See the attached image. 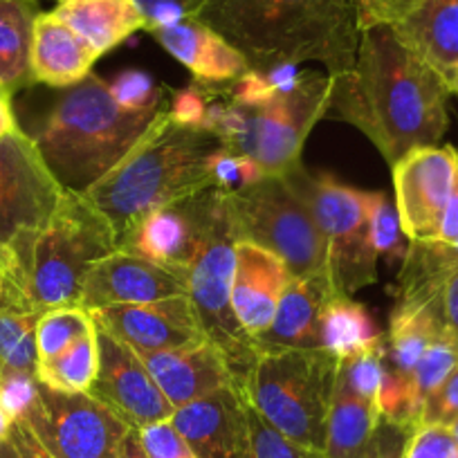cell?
I'll return each instance as SVG.
<instances>
[{
  "label": "cell",
  "mask_w": 458,
  "mask_h": 458,
  "mask_svg": "<svg viewBox=\"0 0 458 458\" xmlns=\"http://www.w3.org/2000/svg\"><path fill=\"white\" fill-rule=\"evenodd\" d=\"M99 349H97L95 330L70 344L59 355L38 362V382L61 394H86L97 377Z\"/></svg>",
  "instance_id": "30"
},
{
  "label": "cell",
  "mask_w": 458,
  "mask_h": 458,
  "mask_svg": "<svg viewBox=\"0 0 458 458\" xmlns=\"http://www.w3.org/2000/svg\"><path fill=\"white\" fill-rule=\"evenodd\" d=\"M382 339L385 333L377 328L367 308L353 301V297L337 294L326 303L319 321V342L321 349L337 360L371 351Z\"/></svg>",
  "instance_id": "29"
},
{
  "label": "cell",
  "mask_w": 458,
  "mask_h": 458,
  "mask_svg": "<svg viewBox=\"0 0 458 458\" xmlns=\"http://www.w3.org/2000/svg\"><path fill=\"white\" fill-rule=\"evenodd\" d=\"M0 310H19L28 312L23 306L19 290H16L14 281H12L10 270L3 261H0Z\"/></svg>",
  "instance_id": "47"
},
{
  "label": "cell",
  "mask_w": 458,
  "mask_h": 458,
  "mask_svg": "<svg viewBox=\"0 0 458 458\" xmlns=\"http://www.w3.org/2000/svg\"><path fill=\"white\" fill-rule=\"evenodd\" d=\"M452 90L443 72L403 43L391 25L362 30L351 70L333 77L330 110L367 135L386 165L438 147Z\"/></svg>",
  "instance_id": "1"
},
{
  "label": "cell",
  "mask_w": 458,
  "mask_h": 458,
  "mask_svg": "<svg viewBox=\"0 0 458 458\" xmlns=\"http://www.w3.org/2000/svg\"><path fill=\"white\" fill-rule=\"evenodd\" d=\"M166 110V101L140 110L124 108L110 92V83L90 72L83 81L64 88L30 138L61 187L86 193L142 142Z\"/></svg>",
  "instance_id": "3"
},
{
  "label": "cell",
  "mask_w": 458,
  "mask_h": 458,
  "mask_svg": "<svg viewBox=\"0 0 458 458\" xmlns=\"http://www.w3.org/2000/svg\"><path fill=\"white\" fill-rule=\"evenodd\" d=\"M207 99H209L207 97V83H189L182 90L174 92V99L169 104V114L175 122H180V124L200 129L202 117H205L207 110Z\"/></svg>",
  "instance_id": "43"
},
{
  "label": "cell",
  "mask_w": 458,
  "mask_h": 458,
  "mask_svg": "<svg viewBox=\"0 0 458 458\" xmlns=\"http://www.w3.org/2000/svg\"><path fill=\"white\" fill-rule=\"evenodd\" d=\"M55 14L86 38L99 56L147 30V19L135 0H56Z\"/></svg>",
  "instance_id": "25"
},
{
  "label": "cell",
  "mask_w": 458,
  "mask_h": 458,
  "mask_svg": "<svg viewBox=\"0 0 458 458\" xmlns=\"http://www.w3.org/2000/svg\"><path fill=\"white\" fill-rule=\"evenodd\" d=\"M248 398L234 385L175 409L171 422L198 458H248Z\"/></svg>",
  "instance_id": "18"
},
{
  "label": "cell",
  "mask_w": 458,
  "mask_h": 458,
  "mask_svg": "<svg viewBox=\"0 0 458 458\" xmlns=\"http://www.w3.org/2000/svg\"><path fill=\"white\" fill-rule=\"evenodd\" d=\"M99 52L55 12H41L34 23L32 79L52 88H70L92 72Z\"/></svg>",
  "instance_id": "23"
},
{
  "label": "cell",
  "mask_w": 458,
  "mask_h": 458,
  "mask_svg": "<svg viewBox=\"0 0 458 458\" xmlns=\"http://www.w3.org/2000/svg\"><path fill=\"white\" fill-rule=\"evenodd\" d=\"M138 434L148 458H198L171 420L144 427Z\"/></svg>",
  "instance_id": "38"
},
{
  "label": "cell",
  "mask_w": 458,
  "mask_h": 458,
  "mask_svg": "<svg viewBox=\"0 0 458 458\" xmlns=\"http://www.w3.org/2000/svg\"><path fill=\"white\" fill-rule=\"evenodd\" d=\"M436 306H438L440 321H443L445 330L454 339H458V270H454L447 276L438 297H436Z\"/></svg>",
  "instance_id": "44"
},
{
  "label": "cell",
  "mask_w": 458,
  "mask_h": 458,
  "mask_svg": "<svg viewBox=\"0 0 458 458\" xmlns=\"http://www.w3.org/2000/svg\"><path fill=\"white\" fill-rule=\"evenodd\" d=\"M196 19L254 70L312 61L337 77L355 64L362 37L355 0H205Z\"/></svg>",
  "instance_id": "2"
},
{
  "label": "cell",
  "mask_w": 458,
  "mask_h": 458,
  "mask_svg": "<svg viewBox=\"0 0 458 458\" xmlns=\"http://www.w3.org/2000/svg\"><path fill=\"white\" fill-rule=\"evenodd\" d=\"M99 367L88 394L126 422L131 429H144L156 422L171 420L174 404L153 380L142 358L124 342L97 326Z\"/></svg>",
  "instance_id": "13"
},
{
  "label": "cell",
  "mask_w": 458,
  "mask_h": 458,
  "mask_svg": "<svg viewBox=\"0 0 458 458\" xmlns=\"http://www.w3.org/2000/svg\"><path fill=\"white\" fill-rule=\"evenodd\" d=\"M445 79H447V86L449 90H452V95L458 97V68L452 70L449 74H445Z\"/></svg>",
  "instance_id": "54"
},
{
  "label": "cell",
  "mask_w": 458,
  "mask_h": 458,
  "mask_svg": "<svg viewBox=\"0 0 458 458\" xmlns=\"http://www.w3.org/2000/svg\"><path fill=\"white\" fill-rule=\"evenodd\" d=\"M232 207L241 239L275 252L290 275L328 276L324 236L306 202L284 178H266L232 191Z\"/></svg>",
  "instance_id": "9"
},
{
  "label": "cell",
  "mask_w": 458,
  "mask_h": 458,
  "mask_svg": "<svg viewBox=\"0 0 458 458\" xmlns=\"http://www.w3.org/2000/svg\"><path fill=\"white\" fill-rule=\"evenodd\" d=\"M120 250L110 220L83 193L64 187L59 205L16 261L14 285L28 312L81 306L83 281L97 261Z\"/></svg>",
  "instance_id": "5"
},
{
  "label": "cell",
  "mask_w": 458,
  "mask_h": 458,
  "mask_svg": "<svg viewBox=\"0 0 458 458\" xmlns=\"http://www.w3.org/2000/svg\"><path fill=\"white\" fill-rule=\"evenodd\" d=\"M38 0H0V95L14 97L34 83L32 41Z\"/></svg>",
  "instance_id": "28"
},
{
  "label": "cell",
  "mask_w": 458,
  "mask_h": 458,
  "mask_svg": "<svg viewBox=\"0 0 458 458\" xmlns=\"http://www.w3.org/2000/svg\"><path fill=\"white\" fill-rule=\"evenodd\" d=\"M386 434H389V422L382 420L380 427L376 431V438H373L371 447L367 449V454L360 458H382L385 456V447H386Z\"/></svg>",
  "instance_id": "51"
},
{
  "label": "cell",
  "mask_w": 458,
  "mask_h": 458,
  "mask_svg": "<svg viewBox=\"0 0 458 458\" xmlns=\"http://www.w3.org/2000/svg\"><path fill=\"white\" fill-rule=\"evenodd\" d=\"M285 263L270 250L250 241H239L234 254L232 306L245 333L254 339L266 333L275 319L276 306L290 281Z\"/></svg>",
  "instance_id": "19"
},
{
  "label": "cell",
  "mask_w": 458,
  "mask_h": 458,
  "mask_svg": "<svg viewBox=\"0 0 458 458\" xmlns=\"http://www.w3.org/2000/svg\"><path fill=\"white\" fill-rule=\"evenodd\" d=\"M337 297L328 276H290L276 306L275 319L257 337L259 349H321L319 321L326 303Z\"/></svg>",
  "instance_id": "21"
},
{
  "label": "cell",
  "mask_w": 458,
  "mask_h": 458,
  "mask_svg": "<svg viewBox=\"0 0 458 458\" xmlns=\"http://www.w3.org/2000/svg\"><path fill=\"white\" fill-rule=\"evenodd\" d=\"M330 101L333 77L306 70L288 92L261 106H245L243 133L227 148L252 157L267 178H284L301 165L303 144L330 110Z\"/></svg>",
  "instance_id": "10"
},
{
  "label": "cell",
  "mask_w": 458,
  "mask_h": 458,
  "mask_svg": "<svg viewBox=\"0 0 458 458\" xmlns=\"http://www.w3.org/2000/svg\"><path fill=\"white\" fill-rule=\"evenodd\" d=\"M140 358L174 409L234 385L223 353L209 339L182 349L144 353Z\"/></svg>",
  "instance_id": "20"
},
{
  "label": "cell",
  "mask_w": 458,
  "mask_h": 458,
  "mask_svg": "<svg viewBox=\"0 0 458 458\" xmlns=\"http://www.w3.org/2000/svg\"><path fill=\"white\" fill-rule=\"evenodd\" d=\"M120 458H148L147 452H144V447H142V440H140L138 429L129 431L124 445H122Z\"/></svg>",
  "instance_id": "50"
},
{
  "label": "cell",
  "mask_w": 458,
  "mask_h": 458,
  "mask_svg": "<svg viewBox=\"0 0 458 458\" xmlns=\"http://www.w3.org/2000/svg\"><path fill=\"white\" fill-rule=\"evenodd\" d=\"M153 38L202 83H227L250 68L245 56L196 16L151 30Z\"/></svg>",
  "instance_id": "22"
},
{
  "label": "cell",
  "mask_w": 458,
  "mask_h": 458,
  "mask_svg": "<svg viewBox=\"0 0 458 458\" xmlns=\"http://www.w3.org/2000/svg\"><path fill=\"white\" fill-rule=\"evenodd\" d=\"M409 434H411L409 429H403V427H395L389 422V434H386V447L382 458H403Z\"/></svg>",
  "instance_id": "48"
},
{
  "label": "cell",
  "mask_w": 458,
  "mask_h": 458,
  "mask_svg": "<svg viewBox=\"0 0 458 458\" xmlns=\"http://www.w3.org/2000/svg\"><path fill=\"white\" fill-rule=\"evenodd\" d=\"M452 431H454V436H456V440H458V420L452 425Z\"/></svg>",
  "instance_id": "55"
},
{
  "label": "cell",
  "mask_w": 458,
  "mask_h": 458,
  "mask_svg": "<svg viewBox=\"0 0 458 458\" xmlns=\"http://www.w3.org/2000/svg\"><path fill=\"white\" fill-rule=\"evenodd\" d=\"M456 165L458 151L454 147H427L407 153L391 166L395 209L411 243L438 241Z\"/></svg>",
  "instance_id": "14"
},
{
  "label": "cell",
  "mask_w": 458,
  "mask_h": 458,
  "mask_svg": "<svg viewBox=\"0 0 458 458\" xmlns=\"http://www.w3.org/2000/svg\"><path fill=\"white\" fill-rule=\"evenodd\" d=\"M458 420V367L443 380V385L425 400L418 425L452 427Z\"/></svg>",
  "instance_id": "39"
},
{
  "label": "cell",
  "mask_w": 458,
  "mask_h": 458,
  "mask_svg": "<svg viewBox=\"0 0 458 458\" xmlns=\"http://www.w3.org/2000/svg\"><path fill=\"white\" fill-rule=\"evenodd\" d=\"M250 418V452L248 458H326L321 452L308 449L294 440L285 438L270 422L263 420L252 404H248Z\"/></svg>",
  "instance_id": "35"
},
{
  "label": "cell",
  "mask_w": 458,
  "mask_h": 458,
  "mask_svg": "<svg viewBox=\"0 0 458 458\" xmlns=\"http://www.w3.org/2000/svg\"><path fill=\"white\" fill-rule=\"evenodd\" d=\"M438 241L458 245V165H456V174H454L452 193H449L447 207H445V216H443V225H440Z\"/></svg>",
  "instance_id": "46"
},
{
  "label": "cell",
  "mask_w": 458,
  "mask_h": 458,
  "mask_svg": "<svg viewBox=\"0 0 458 458\" xmlns=\"http://www.w3.org/2000/svg\"><path fill=\"white\" fill-rule=\"evenodd\" d=\"M337 369L339 360L324 349L263 351L245 398L285 438L324 454Z\"/></svg>",
  "instance_id": "6"
},
{
  "label": "cell",
  "mask_w": 458,
  "mask_h": 458,
  "mask_svg": "<svg viewBox=\"0 0 458 458\" xmlns=\"http://www.w3.org/2000/svg\"><path fill=\"white\" fill-rule=\"evenodd\" d=\"M218 189L214 184L196 196L151 211L131 229L120 248L187 270L207 234Z\"/></svg>",
  "instance_id": "17"
},
{
  "label": "cell",
  "mask_w": 458,
  "mask_h": 458,
  "mask_svg": "<svg viewBox=\"0 0 458 458\" xmlns=\"http://www.w3.org/2000/svg\"><path fill=\"white\" fill-rule=\"evenodd\" d=\"M38 395V376L0 377V403L14 420H21Z\"/></svg>",
  "instance_id": "41"
},
{
  "label": "cell",
  "mask_w": 458,
  "mask_h": 458,
  "mask_svg": "<svg viewBox=\"0 0 458 458\" xmlns=\"http://www.w3.org/2000/svg\"><path fill=\"white\" fill-rule=\"evenodd\" d=\"M64 187L23 129L0 140V261L14 281L16 261L50 220Z\"/></svg>",
  "instance_id": "11"
},
{
  "label": "cell",
  "mask_w": 458,
  "mask_h": 458,
  "mask_svg": "<svg viewBox=\"0 0 458 458\" xmlns=\"http://www.w3.org/2000/svg\"><path fill=\"white\" fill-rule=\"evenodd\" d=\"M21 126L16 124V117L12 113V104H10V97L0 95V140L7 138V135L16 133Z\"/></svg>",
  "instance_id": "49"
},
{
  "label": "cell",
  "mask_w": 458,
  "mask_h": 458,
  "mask_svg": "<svg viewBox=\"0 0 458 458\" xmlns=\"http://www.w3.org/2000/svg\"><path fill=\"white\" fill-rule=\"evenodd\" d=\"M90 330H95V319H92L90 310L81 306L43 312L37 324L38 362L59 355L61 351L68 349L70 344H74Z\"/></svg>",
  "instance_id": "33"
},
{
  "label": "cell",
  "mask_w": 458,
  "mask_h": 458,
  "mask_svg": "<svg viewBox=\"0 0 458 458\" xmlns=\"http://www.w3.org/2000/svg\"><path fill=\"white\" fill-rule=\"evenodd\" d=\"M382 422L380 404L353 394L335 380L333 400L326 422V458H360L371 447Z\"/></svg>",
  "instance_id": "26"
},
{
  "label": "cell",
  "mask_w": 458,
  "mask_h": 458,
  "mask_svg": "<svg viewBox=\"0 0 458 458\" xmlns=\"http://www.w3.org/2000/svg\"><path fill=\"white\" fill-rule=\"evenodd\" d=\"M391 28L438 72L458 68V0H420L407 19Z\"/></svg>",
  "instance_id": "24"
},
{
  "label": "cell",
  "mask_w": 458,
  "mask_h": 458,
  "mask_svg": "<svg viewBox=\"0 0 458 458\" xmlns=\"http://www.w3.org/2000/svg\"><path fill=\"white\" fill-rule=\"evenodd\" d=\"M55 458H120L131 427L90 394H61L38 382L21 418Z\"/></svg>",
  "instance_id": "12"
},
{
  "label": "cell",
  "mask_w": 458,
  "mask_h": 458,
  "mask_svg": "<svg viewBox=\"0 0 458 458\" xmlns=\"http://www.w3.org/2000/svg\"><path fill=\"white\" fill-rule=\"evenodd\" d=\"M12 425H14V418L7 413V409L3 407V403H0V443H3L5 438H10Z\"/></svg>",
  "instance_id": "52"
},
{
  "label": "cell",
  "mask_w": 458,
  "mask_h": 458,
  "mask_svg": "<svg viewBox=\"0 0 458 458\" xmlns=\"http://www.w3.org/2000/svg\"><path fill=\"white\" fill-rule=\"evenodd\" d=\"M458 270V245L445 241H413L400 263L395 308L429 306L447 276Z\"/></svg>",
  "instance_id": "27"
},
{
  "label": "cell",
  "mask_w": 458,
  "mask_h": 458,
  "mask_svg": "<svg viewBox=\"0 0 458 458\" xmlns=\"http://www.w3.org/2000/svg\"><path fill=\"white\" fill-rule=\"evenodd\" d=\"M218 138L175 122L166 110L142 142L83 196L110 220L122 241L151 211L214 187L209 157Z\"/></svg>",
  "instance_id": "4"
},
{
  "label": "cell",
  "mask_w": 458,
  "mask_h": 458,
  "mask_svg": "<svg viewBox=\"0 0 458 458\" xmlns=\"http://www.w3.org/2000/svg\"><path fill=\"white\" fill-rule=\"evenodd\" d=\"M110 92H113L114 99L120 101L124 108L131 110L165 104L166 95L165 88L156 86V81L147 72H140V70L122 72L120 77L110 83Z\"/></svg>",
  "instance_id": "37"
},
{
  "label": "cell",
  "mask_w": 458,
  "mask_h": 458,
  "mask_svg": "<svg viewBox=\"0 0 458 458\" xmlns=\"http://www.w3.org/2000/svg\"><path fill=\"white\" fill-rule=\"evenodd\" d=\"M420 0H355L362 30L373 25H398L418 7Z\"/></svg>",
  "instance_id": "40"
},
{
  "label": "cell",
  "mask_w": 458,
  "mask_h": 458,
  "mask_svg": "<svg viewBox=\"0 0 458 458\" xmlns=\"http://www.w3.org/2000/svg\"><path fill=\"white\" fill-rule=\"evenodd\" d=\"M288 187L306 202L326 241L328 276L335 293L353 297L377 281V252L369 236L364 189L349 187L324 171L303 165L284 175Z\"/></svg>",
  "instance_id": "8"
},
{
  "label": "cell",
  "mask_w": 458,
  "mask_h": 458,
  "mask_svg": "<svg viewBox=\"0 0 458 458\" xmlns=\"http://www.w3.org/2000/svg\"><path fill=\"white\" fill-rule=\"evenodd\" d=\"M458 440L452 427L418 425L409 434L403 458H456Z\"/></svg>",
  "instance_id": "36"
},
{
  "label": "cell",
  "mask_w": 458,
  "mask_h": 458,
  "mask_svg": "<svg viewBox=\"0 0 458 458\" xmlns=\"http://www.w3.org/2000/svg\"><path fill=\"white\" fill-rule=\"evenodd\" d=\"M0 458H21V454L16 452L14 443L10 438H5L0 443Z\"/></svg>",
  "instance_id": "53"
},
{
  "label": "cell",
  "mask_w": 458,
  "mask_h": 458,
  "mask_svg": "<svg viewBox=\"0 0 458 458\" xmlns=\"http://www.w3.org/2000/svg\"><path fill=\"white\" fill-rule=\"evenodd\" d=\"M364 207H367L369 236L377 257L403 263L411 241L404 236L395 202H391L385 191H364Z\"/></svg>",
  "instance_id": "32"
},
{
  "label": "cell",
  "mask_w": 458,
  "mask_h": 458,
  "mask_svg": "<svg viewBox=\"0 0 458 458\" xmlns=\"http://www.w3.org/2000/svg\"><path fill=\"white\" fill-rule=\"evenodd\" d=\"M90 315L101 330L124 342L138 355L182 349L207 339L189 294L151 303L95 308Z\"/></svg>",
  "instance_id": "15"
},
{
  "label": "cell",
  "mask_w": 458,
  "mask_h": 458,
  "mask_svg": "<svg viewBox=\"0 0 458 458\" xmlns=\"http://www.w3.org/2000/svg\"><path fill=\"white\" fill-rule=\"evenodd\" d=\"M239 241L243 239L232 207V191L218 189L207 234L187 267L189 299L193 301L207 339L223 353L234 386L245 394L261 349L257 339L245 333L232 306L234 254Z\"/></svg>",
  "instance_id": "7"
},
{
  "label": "cell",
  "mask_w": 458,
  "mask_h": 458,
  "mask_svg": "<svg viewBox=\"0 0 458 458\" xmlns=\"http://www.w3.org/2000/svg\"><path fill=\"white\" fill-rule=\"evenodd\" d=\"M458 367V339H454L447 330L438 335L434 342L429 344V349L422 353L420 362L413 369V395L416 403L425 407V400L443 385L445 377Z\"/></svg>",
  "instance_id": "34"
},
{
  "label": "cell",
  "mask_w": 458,
  "mask_h": 458,
  "mask_svg": "<svg viewBox=\"0 0 458 458\" xmlns=\"http://www.w3.org/2000/svg\"><path fill=\"white\" fill-rule=\"evenodd\" d=\"M10 440L14 443L16 452L21 454V458H55L46 449V445L37 438L32 429H30L28 422L14 420L10 431Z\"/></svg>",
  "instance_id": "45"
},
{
  "label": "cell",
  "mask_w": 458,
  "mask_h": 458,
  "mask_svg": "<svg viewBox=\"0 0 458 458\" xmlns=\"http://www.w3.org/2000/svg\"><path fill=\"white\" fill-rule=\"evenodd\" d=\"M189 294V272L165 266L131 250H114L92 266L83 281L81 308L151 303Z\"/></svg>",
  "instance_id": "16"
},
{
  "label": "cell",
  "mask_w": 458,
  "mask_h": 458,
  "mask_svg": "<svg viewBox=\"0 0 458 458\" xmlns=\"http://www.w3.org/2000/svg\"><path fill=\"white\" fill-rule=\"evenodd\" d=\"M37 312L0 310V377L38 376Z\"/></svg>",
  "instance_id": "31"
},
{
  "label": "cell",
  "mask_w": 458,
  "mask_h": 458,
  "mask_svg": "<svg viewBox=\"0 0 458 458\" xmlns=\"http://www.w3.org/2000/svg\"><path fill=\"white\" fill-rule=\"evenodd\" d=\"M147 19V32L175 23L180 19H189L200 12L205 0H135Z\"/></svg>",
  "instance_id": "42"
}]
</instances>
